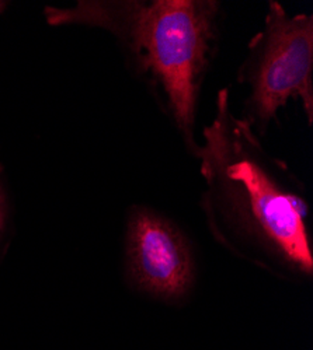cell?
I'll return each instance as SVG.
<instances>
[{
	"label": "cell",
	"instance_id": "1",
	"mask_svg": "<svg viewBox=\"0 0 313 350\" xmlns=\"http://www.w3.org/2000/svg\"><path fill=\"white\" fill-rule=\"evenodd\" d=\"M219 3L211 0H114L47 9L51 24L104 28L124 45L139 73L164 96L177 128L194 152L197 97L216 36Z\"/></svg>",
	"mask_w": 313,
	"mask_h": 350
},
{
	"label": "cell",
	"instance_id": "2",
	"mask_svg": "<svg viewBox=\"0 0 313 350\" xmlns=\"http://www.w3.org/2000/svg\"><path fill=\"white\" fill-rule=\"evenodd\" d=\"M195 154L211 192L239 199L262 236L302 272H313L305 202L284 187L286 164L263 148L247 118H238L229 104V90L218 94L216 112L204 129V144Z\"/></svg>",
	"mask_w": 313,
	"mask_h": 350
},
{
	"label": "cell",
	"instance_id": "3",
	"mask_svg": "<svg viewBox=\"0 0 313 350\" xmlns=\"http://www.w3.org/2000/svg\"><path fill=\"white\" fill-rule=\"evenodd\" d=\"M239 80L249 87L246 118L267 125L290 100L301 101L309 125L313 120V17L291 16L268 3L263 30L249 44Z\"/></svg>",
	"mask_w": 313,
	"mask_h": 350
},
{
	"label": "cell",
	"instance_id": "4",
	"mask_svg": "<svg viewBox=\"0 0 313 350\" xmlns=\"http://www.w3.org/2000/svg\"><path fill=\"white\" fill-rule=\"evenodd\" d=\"M128 259L135 282L159 297H179L192 283L186 240L172 223L149 212H138L129 221Z\"/></svg>",
	"mask_w": 313,
	"mask_h": 350
},
{
	"label": "cell",
	"instance_id": "5",
	"mask_svg": "<svg viewBox=\"0 0 313 350\" xmlns=\"http://www.w3.org/2000/svg\"><path fill=\"white\" fill-rule=\"evenodd\" d=\"M0 202H2V196H0ZM2 205V203H0ZM0 221H2V213H0Z\"/></svg>",
	"mask_w": 313,
	"mask_h": 350
}]
</instances>
